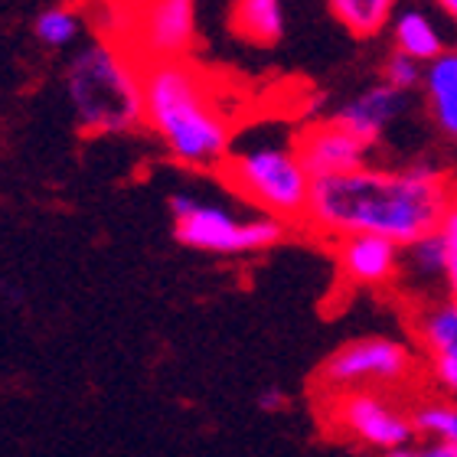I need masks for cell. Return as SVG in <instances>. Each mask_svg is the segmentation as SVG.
Wrapping results in <instances>:
<instances>
[{"mask_svg":"<svg viewBox=\"0 0 457 457\" xmlns=\"http://www.w3.org/2000/svg\"><path fill=\"white\" fill-rule=\"evenodd\" d=\"M415 435L431 441H457V405L454 402H425L411 411Z\"/></svg>","mask_w":457,"mask_h":457,"instance_id":"obj_19","label":"cell"},{"mask_svg":"<svg viewBox=\"0 0 457 457\" xmlns=\"http://www.w3.org/2000/svg\"><path fill=\"white\" fill-rule=\"evenodd\" d=\"M128 37L144 62L187 59L196 43V0H141L131 7Z\"/></svg>","mask_w":457,"mask_h":457,"instance_id":"obj_8","label":"cell"},{"mask_svg":"<svg viewBox=\"0 0 457 457\" xmlns=\"http://www.w3.org/2000/svg\"><path fill=\"white\" fill-rule=\"evenodd\" d=\"M258 405L268 411H278V409H285L287 405V395L285 389H275V386H268V389L258 392Z\"/></svg>","mask_w":457,"mask_h":457,"instance_id":"obj_23","label":"cell"},{"mask_svg":"<svg viewBox=\"0 0 457 457\" xmlns=\"http://www.w3.org/2000/svg\"><path fill=\"white\" fill-rule=\"evenodd\" d=\"M415 337H419V346L428 353H438L451 343H457V301H428L415 314Z\"/></svg>","mask_w":457,"mask_h":457,"instance_id":"obj_17","label":"cell"},{"mask_svg":"<svg viewBox=\"0 0 457 457\" xmlns=\"http://www.w3.org/2000/svg\"><path fill=\"white\" fill-rule=\"evenodd\" d=\"M295 147L314 180L317 177H330V173H346L356 170V167H366L372 154V144L356 137L337 118L304 128V131L297 134Z\"/></svg>","mask_w":457,"mask_h":457,"instance_id":"obj_9","label":"cell"},{"mask_svg":"<svg viewBox=\"0 0 457 457\" xmlns=\"http://www.w3.org/2000/svg\"><path fill=\"white\" fill-rule=\"evenodd\" d=\"M222 177L242 200H248L262 212H271L285 222L304 220L314 177L304 167L295 144L265 141L228 151V157L222 161Z\"/></svg>","mask_w":457,"mask_h":457,"instance_id":"obj_4","label":"cell"},{"mask_svg":"<svg viewBox=\"0 0 457 457\" xmlns=\"http://www.w3.org/2000/svg\"><path fill=\"white\" fill-rule=\"evenodd\" d=\"M438 232L441 242H445V291H448V297L457 301V200L445 212Z\"/></svg>","mask_w":457,"mask_h":457,"instance_id":"obj_21","label":"cell"},{"mask_svg":"<svg viewBox=\"0 0 457 457\" xmlns=\"http://www.w3.org/2000/svg\"><path fill=\"white\" fill-rule=\"evenodd\" d=\"M327 415L343 438L356 441L362 448L382 451L392 457L415 454L411 451V438H415L411 415H405L395 402H389L386 389L330 392Z\"/></svg>","mask_w":457,"mask_h":457,"instance_id":"obj_6","label":"cell"},{"mask_svg":"<svg viewBox=\"0 0 457 457\" xmlns=\"http://www.w3.org/2000/svg\"><path fill=\"white\" fill-rule=\"evenodd\" d=\"M451 203L454 183L435 163H411L399 170L366 163L356 170L317 177L304 222L317 236L334 242L356 232H372L409 245L441 226Z\"/></svg>","mask_w":457,"mask_h":457,"instance_id":"obj_1","label":"cell"},{"mask_svg":"<svg viewBox=\"0 0 457 457\" xmlns=\"http://www.w3.org/2000/svg\"><path fill=\"white\" fill-rule=\"evenodd\" d=\"M395 285H405L415 295H425L435 285H445V242H441L438 228L402 245V268Z\"/></svg>","mask_w":457,"mask_h":457,"instance_id":"obj_14","label":"cell"},{"mask_svg":"<svg viewBox=\"0 0 457 457\" xmlns=\"http://www.w3.org/2000/svg\"><path fill=\"white\" fill-rule=\"evenodd\" d=\"M421 454L425 457H457V441H431Z\"/></svg>","mask_w":457,"mask_h":457,"instance_id":"obj_24","label":"cell"},{"mask_svg":"<svg viewBox=\"0 0 457 457\" xmlns=\"http://www.w3.org/2000/svg\"><path fill=\"white\" fill-rule=\"evenodd\" d=\"M232 27L255 46H275L285 37V0H238Z\"/></svg>","mask_w":457,"mask_h":457,"instance_id":"obj_15","label":"cell"},{"mask_svg":"<svg viewBox=\"0 0 457 457\" xmlns=\"http://www.w3.org/2000/svg\"><path fill=\"white\" fill-rule=\"evenodd\" d=\"M435 4H438L441 17H448L451 23L457 27V0H435Z\"/></svg>","mask_w":457,"mask_h":457,"instance_id":"obj_25","label":"cell"},{"mask_svg":"<svg viewBox=\"0 0 457 457\" xmlns=\"http://www.w3.org/2000/svg\"><path fill=\"white\" fill-rule=\"evenodd\" d=\"M415 376V353L395 337H362L343 343L320 366V386L343 389H399Z\"/></svg>","mask_w":457,"mask_h":457,"instance_id":"obj_7","label":"cell"},{"mask_svg":"<svg viewBox=\"0 0 457 457\" xmlns=\"http://www.w3.org/2000/svg\"><path fill=\"white\" fill-rule=\"evenodd\" d=\"M144 124L183 167L216 170L232 151L220 92L187 59L144 62Z\"/></svg>","mask_w":457,"mask_h":457,"instance_id":"obj_2","label":"cell"},{"mask_svg":"<svg viewBox=\"0 0 457 457\" xmlns=\"http://www.w3.org/2000/svg\"><path fill=\"white\" fill-rule=\"evenodd\" d=\"M173 238L183 248L206 255H252L278 245L287 232V222L262 212L258 220H238L236 212L220 203H203L187 190L170 193Z\"/></svg>","mask_w":457,"mask_h":457,"instance_id":"obj_5","label":"cell"},{"mask_svg":"<svg viewBox=\"0 0 457 457\" xmlns=\"http://www.w3.org/2000/svg\"><path fill=\"white\" fill-rule=\"evenodd\" d=\"M428 372L441 392H448L457 399V343H451V346H445L438 353H428Z\"/></svg>","mask_w":457,"mask_h":457,"instance_id":"obj_22","label":"cell"},{"mask_svg":"<svg viewBox=\"0 0 457 457\" xmlns=\"http://www.w3.org/2000/svg\"><path fill=\"white\" fill-rule=\"evenodd\" d=\"M337 268L353 287H389L399 281L402 245L372 232L343 236L337 238Z\"/></svg>","mask_w":457,"mask_h":457,"instance_id":"obj_10","label":"cell"},{"mask_svg":"<svg viewBox=\"0 0 457 457\" xmlns=\"http://www.w3.org/2000/svg\"><path fill=\"white\" fill-rule=\"evenodd\" d=\"M62 86L82 131L128 134L144 124V66L114 39L98 37L79 46Z\"/></svg>","mask_w":457,"mask_h":457,"instance_id":"obj_3","label":"cell"},{"mask_svg":"<svg viewBox=\"0 0 457 457\" xmlns=\"http://www.w3.org/2000/svg\"><path fill=\"white\" fill-rule=\"evenodd\" d=\"M33 37L49 49H66L86 37V13L79 7H49L33 20Z\"/></svg>","mask_w":457,"mask_h":457,"instance_id":"obj_18","label":"cell"},{"mask_svg":"<svg viewBox=\"0 0 457 457\" xmlns=\"http://www.w3.org/2000/svg\"><path fill=\"white\" fill-rule=\"evenodd\" d=\"M382 79H386L389 86L402 88V92H415V88H421V79H425V62H419L415 56L395 49V53L386 59V66H382Z\"/></svg>","mask_w":457,"mask_h":457,"instance_id":"obj_20","label":"cell"},{"mask_svg":"<svg viewBox=\"0 0 457 457\" xmlns=\"http://www.w3.org/2000/svg\"><path fill=\"white\" fill-rule=\"evenodd\" d=\"M327 7L353 37L370 39L389 27L399 0H327Z\"/></svg>","mask_w":457,"mask_h":457,"instance_id":"obj_16","label":"cell"},{"mask_svg":"<svg viewBox=\"0 0 457 457\" xmlns=\"http://www.w3.org/2000/svg\"><path fill=\"white\" fill-rule=\"evenodd\" d=\"M425 105H428L431 121L438 131L457 144V46H448L441 56L425 62V79H421Z\"/></svg>","mask_w":457,"mask_h":457,"instance_id":"obj_12","label":"cell"},{"mask_svg":"<svg viewBox=\"0 0 457 457\" xmlns=\"http://www.w3.org/2000/svg\"><path fill=\"white\" fill-rule=\"evenodd\" d=\"M405 112H409V92H402V88L389 86L382 79L379 86H370L366 92L350 98L346 105L337 108L334 118L343 128H350L356 137H362V141H370L376 147L382 141V134L389 131Z\"/></svg>","mask_w":457,"mask_h":457,"instance_id":"obj_11","label":"cell"},{"mask_svg":"<svg viewBox=\"0 0 457 457\" xmlns=\"http://www.w3.org/2000/svg\"><path fill=\"white\" fill-rule=\"evenodd\" d=\"M389 33L392 43L399 53H409L419 62H431L435 56H441L448 49V39H445V27L438 23V17L431 10L419 7V4H409V7H395L389 20Z\"/></svg>","mask_w":457,"mask_h":457,"instance_id":"obj_13","label":"cell"}]
</instances>
